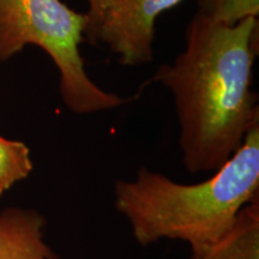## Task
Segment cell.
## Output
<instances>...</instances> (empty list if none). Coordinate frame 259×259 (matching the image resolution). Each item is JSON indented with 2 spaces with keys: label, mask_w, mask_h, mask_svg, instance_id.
<instances>
[{
  "label": "cell",
  "mask_w": 259,
  "mask_h": 259,
  "mask_svg": "<svg viewBox=\"0 0 259 259\" xmlns=\"http://www.w3.org/2000/svg\"><path fill=\"white\" fill-rule=\"evenodd\" d=\"M258 18L223 25L199 14L187 24L185 48L153 80L170 90L183 163L190 173L219 170L259 124L252 90Z\"/></svg>",
  "instance_id": "cell-1"
},
{
  "label": "cell",
  "mask_w": 259,
  "mask_h": 259,
  "mask_svg": "<svg viewBox=\"0 0 259 259\" xmlns=\"http://www.w3.org/2000/svg\"><path fill=\"white\" fill-rule=\"evenodd\" d=\"M259 196V124L244 143L209 179L180 184L138 168L134 179L118 180L114 206L127 220L142 246L185 241L191 250L218 241L234 225L239 212Z\"/></svg>",
  "instance_id": "cell-2"
},
{
  "label": "cell",
  "mask_w": 259,
  "mask_h": 259,
  "mask_svg": "<svg viewBox=\"0 0 259 259\" xmlns=\"http://www.w3.org/2000/svg\"><path fill=\"white\" fill-rule=\"evenodd\" d=\"M87 27V14L61 0H0V61L28 45L37 46L59 71L61 100L70 112L92 114L118 108L128 100L100 88L85 70L79 46Z\"/></svg>",
  "instance_id": "cell-3"
},
{
  "label": "cell",
  "mask_w": 259,
  "mask_h": 259,
  "mask_svg": "<svg viewBox=\"0 0 259 259\" xmlns=\"http://www.w3.org/2000/svg\"><path fill=\"white\" fill-rule=\"evenodd\" d=\"M183 0H113L89 42L102 44L126 66L154 60L156 19Z\"/></svg>",
  "instance_id": "cell-4"
},
{
  "label": "cell",
  "mask_w": 259,
  "mask_h": 259,
  "mask_svg": "<svg viewBox=\"0 0 259 259\" xmlns=\"http://www.w3.org/2000/svg\"><path fill=\"white\" fill-rule=\"evenodd\" d=\"M46 226L35 209L0 210V259H60L45 239Z\"/></svg>",
  "instance_id": "cell-5"
},
{
  "label": "cell",
  "mask_w": 259,
  "mask_h": 259,
  "mask_svg": "<svg viewBox=\"0 0 259 259\" xmlns=\"http://www.w3.org/2000/svg\"><path fill=\"white\" fill-rule=\"evenodd\" d=\"M191 259H259V196L239 212L218 241L191 250Z\"/></svg>",
  "instance_id": "cell-6"
},
{
  "label": "cell",
  "mask_w": 259,
  "mask_h": 259,
  "mask_svg": "<svg viewBox=\"0 0 259 259\" xmlns=\"http://www.w3.org/2000/svg\"><path fill=\"white\" fill-rule=\"evenodd\" d=\"M32 168L34 163L28 145L0 136V197L19 181L27 179Z\"/></svg>",
  "instance_id": "cell-7"
},
{
  "label": "cell",
  "mask_w": 259,
  "mask_h": 259,
  "mask_svg": "<svg viewBox=\"0 0 259 259\" xmlns=\"http://www.w3.org/2000/svg\"><path fill=\"white\" fill-rule=\"evenodd\" d=\"M197 14L232 27L244 19L258 18L259 0H198Z\"/></svg>",
  "instance_id": "cell-8"
},
{
  "label": "cell",
  "mask_w": 259,
  "mask_h": 259,
  "mask_svg": "<svg viewBox=\"0 0 259 259\" xmlns=\"http://www.w3.org/2000/svg\"><path fill=\"white\" fill-rule=\"evenodd\" d=\"M113 0H88L89 10L85 12L87 17H88V27L85 30V40L88 41L90 36L93 35L97 25L106 14L109 6L112 5Z\"/></svg>",
  "instance_id": "cell-9"
}]
</instances>
